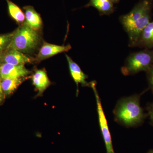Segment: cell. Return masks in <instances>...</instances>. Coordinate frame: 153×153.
Wrapping results in <instances>:
<instances>
[{"instance_id":"obj_1","label":"cell","mask_w":153,"mask_h":153,"mask_svg":"<svg viewBox=\"0 0 153 153\" xmlns=\"http://www.w3.org/2000/svg\"><path fill=\"white\" fill-rule=\"evenodd\" d=\"M152 0H143L128 13L120 17V21L128 35L129 46L134 47L141 33L150 22Z\"/></svg>"},{"instance_id":"obj_2","label":"cell","mask_w":153,"mask_h":153,"mask_svg":"<svg viewBox=\"0 0 153 153\" xmlns=\"http://www.w3.org/2000/svg\"><path fill=\"white\" fill-rule=\"evenodd\" d=\"M140 94L120 99L114 110L115 120L128 127L136 126L142 123L146 117L140 104Z\"/></svg>"},{"instance_id":"obj_3","label":"cell","mask_w":153,"mask_h":153,"mask_svg":"<svg viewBox=\"0 0 153 153\" xmlns=\"http://www.w3.org/2000/svg\"><path fill=\"white\" fill-rule=\"evenodd\" d=\"M40 41L41 38L37 31L24 22L15 31L6 50L14 49L23 53H31L37 49Z\"/></svg>"},{"instance_id":"obj_4","label":"cell","mask_w":153,"mask_h":153,"mask_svg":"<svg viewBox=\"0 0 153 153\" xmlns=\"http://www.w3.org/2000/svg\"><path fill=\"white\" fill-rule=\"evenodd\" d=\"M153 65V50L146 49L129 55L121 70L125 76L134 75L141 71H147Z\"/></svg>"},{"instance_id":"obj_5","label":"cell","mask_w":153,"mask_h":153,"mask_svg":"<svg viewBox=\"0 0 153 153\" xmlns=\"http://www.w3.org/2000/svg\"><path fill=\"white\" fill-rule=\"evenodd\" d=\"M90 83V87L93 89L95 97L99 122L102 135L105 145L106 153H115L113 146L112 138L108 128L107 121L102 105L100 97L97 89L96 82L95 81H91Z\"/></svg>"},{"instance_id":"obj_6","label":"cell","mask_w":153,"mask_h":153,"mask_svg":"<svg viewBox=\"0 0 153 153\" xmlns=\"http://www.w3.org/2000/svg\"><path fill=\"white\" fill-rule=\"evenodd\" d=\"M30 72L24 65H14L2 63L0 66V78L2 79L25 77Z\"/></svg>"},{"instance_id":"obj_7","label":"cell","mask_w":153,"mask_h":153,"mask_svg":"<svg viewBox=\"0 0 153 153\" xmlns=\"http://www.w3.org/2000/svg\"><path fill=\"white\" fill-rule=\"evenodd\" d=\"M71 47L70 44L64 46H59L49 44L44 42L36 57V61H40L52 57L62 52H68L71 49Z\"/></svg>"},{"instance_id":"obj_8","label":"cell","mask_w":153,"mask_h":153,"mask_svg":"<svg viewBox=\"0 0 153 153\" xmlns=\"http://www.w3.org/2000/svg\"><path fill=\"white\" fill-rule=\"evenodd\" d=\"M6 51L4 53L2 63L14 65H25L26 63L32 62L31 58L18 50L11 49Z\"/></svg>"},{"instance_id":"obj_9","label":"cell","mask_w":153,"mask_h":153,"mask_svg":"<svg viewBox=\"0 0 153 153\" xmlns=\"http://www.w3.org/2000/svg\"><path fill=\"white\" fill-rule=\"evenodd\" d=\"M68 64L69 71L72 79L76 83L78 88L79 84L83 86H90V83L86 81L88 78L87 75L81 70L78 64L74 62L68 55H65Z\"/></svg>"},{"instance_id":"obj_10","label":"cell","mask_w":153,"mask_h":153,"mask_svg":"<svg viewBox=\"0 0 153 153\" xmlns=\"http://www.w3.org/2000/svg\"><path fill=\"white\" fill-rule=\"evenodd\" d=\"M32 81L38 91L37 96L42 95L51 84L47 72L44 69L36 70L32 76Z\"/></svg>"},{"instance_id":"obj_11","label":"cell","mask_w":153,"mask_h":153,"mask_svg":"<svg viewBox=\"0 0 153 153\" xmlns=\"http://www.w3.org/2000/svg\"><path fill=\"white\" fill-rule=\"evenodd\" d=\"M25 11V23L33 30L38 31L42 26V19L40 15L32 6H26L24 7Z\"/></svg>"},{"instance_id":"obj_12","label":"cell","mask_w":153,"mask_h":153,"mask_svg":"<svg viewBox=\"0 0 153 153\" xmlns=\"http://www.w3.org/2000/svg\"><path fill=\"white\" fill-rule=\"evenodd\" d=\"M135 47L147 49L153 47V21L150 22L143 30Z\"/></svg>"},{"instance_id":"obj_13","label":"cell","mask_w":153,"mask_h":153,"mask_svg":"<svg viewBox=\"0 0 153 153\" xmlns=\"http://www.w3.org/2000/svg\"><path fill=\"white\" fill-rule=\"evenodd\" d=\"M92 7L98 11L100 16L109 15L115 10L114 4L110 0H90L85 7Z\"/></svg>"},{"instance_id":"obj_14","label":"cell","mask_w":153,"mask_h":153,"mask_svg":"<svg viewBox=\"0 0 153 153\" xmlns=\"http://www.w3.org/2000/svg\"><path fill=\"white\" fill-rule=\"evenodd\" d=\"M24 80V77L3 79L1 81V86L5 95H10L13 93Z\"/></svg>"},{"instance_id":"obj_15","label":"cell","mask_w":153,"mask_h":153,"mask_svg":"<svg viewBox=\"0 0 153 153\" xmlns=\"http://www.w3.org/2000/svg\"><path fill=\"white\" fill-rule=\"evenodd\" d=\"M7 3L9 13L11 17L19 24H23L25 20V14L17 5L10 0H6Z\"/></svg>"},{"instance_id":"obj_16","label":"cell","mask_w":153,"mask_h":153,"mask_svg":"<svg viewBox=\"0 0 153 153\" xmlns=\"http://www.w3.org/2000/svg\"><path fill=\"white\" fill-rule=\"evenodd\" d=\"M14 32L8 34L0 35V53L6 50L13 38Z\"/></svg>"},{"instance_id":"obj_17","label":"cell","mask_w":153,"mask_h":153,"mask_svg":"<svg viewBox=\"0 0 153 153\" xmlns=\"http://www.w3.org/2000/svg\"><path fill=\"white\" fill-rule=\"evenodd\" d=\"M147 77L149 84L153 93V65L147 71Z\"/></svg>"},{"instance_id":"obj_18","label":"cell","mask_w":153,"mask_h":153,"mask_svg":"<svg viewBox=\"0 0 153 153\" xmlns=\"http://www.w3.org/2000/svg\"><path fill=\"white\" fill-rule=\"evenodd\" d=\"M148 110L151 123L153 125V102L149 105L148 108Z\"/></svg>"},{"instance_id":"obj_19","label":"cell","mask_w":153,"mask_h":153,"mask_svg":"<svg viewBox=\"0 0 153 153\" xmlns=\"http://www.w3.org/2000/svg\"><path fill=\"white\" fill-rule=\"evenodd\" d=\"M5 95L3 92L2 88L1 81V78H0V103L4 101L5 99Z\"/></svg>"},{"instance_id":"obj_20","label":"cell","mask_w":153,"mask_h":153,"mask_svg":"<svg viewBox=\"0 0 153 153\" xmlns=\"http://www.w3.org/2000/svg\"><path fill=\"white\" fill-rule=\"evenodd\" d=\"M4 52H1V53H0V66H1V65L3 61V55H4Z\"/></svg>"},{"instance_id":"obj_21","label":"cell","mask_w":153,"mask_h":153,"mask_svg":"<svg viewBox=\"0 0 153 153\" xmlns=\"http://www.w3.org/2000/svg\"><path fill=\"white\" fill-rule=\"evenodd\" d=\"M113 4H117L119 2L120 0H110Z\"/></svg>"},{"instance_id":"obj_22","label":"cell","mask_w":153,"mask_h":153,"mask_svg":"<svg viewBox=\"0 0 153 153\" xmlns=\"http://www.w3.org/2000/svg\"><path fill=\"white\" fill-rule=\"evenodd\" d=\"M147 153H153V150H150Z\"/></svg>"}]
</instances>
